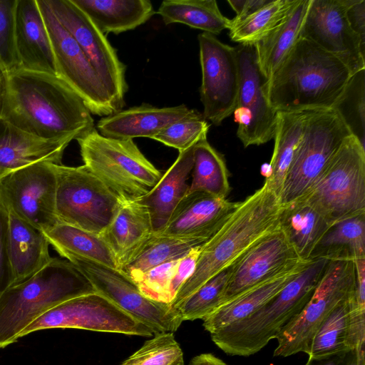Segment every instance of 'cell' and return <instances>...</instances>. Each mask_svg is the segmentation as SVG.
<instances>
[{
    "label": "cell",
    "instance_id": "cell-1",
    "mask_svg": "<svg viewBox=\"0 0 365 365\" xmlns=\"http://www.w3.org/2000/svg\"><path fill=\"white\" fill-rule=\"evenodd\" d=\"M8 76L1 117L14 125L43 139L68 143L95 128L83 100L57 75L21 68Z\"/></svg>",
    "mask_w": 365,
    "mask_h": 365
},
{
    "label": "cell",
    "instance_id": "cell-2",
    "mask_svg": "<svg viewBox=\"0 0 365 365\" xmlns=\"http://www.w3.org/2000/svg\"><path fill=\"white\" fill-rule=\"evenodd\" d=\"M352 74L336 56L299 37L266 94L277 112L331 108Z\"/></svg>",
    "mask_w": 365,
    "mask_h": 365
},
{
    "label": "cell",
    "instance_id": "cell-3",
    "mask_svg": "<svg viewBox=\"0 0 365 365\" xmlns=\"http://www.w3.org/2000/svg\"><path fill=\"white\" fill-rule=\"evenodd\" d=\"M282 210L277 196L264 182L239 204L221 228L202 246L192 274L180 288L170 307H177L210 278L229 268L249 247L279 227Z\"/></svg>",
    "mask_w": 365,
    "mask_h": 365
},
{
    "label": "cell",
    "instance_id": "cell-4",
    "mask_svg": "<svg viewBox=\"0 0 365 365\" xmlns=\"http://www.w3.org/2000/svg\"><path fill=\"white\" fill-rule=\"evenodd\" d=\"M96 292L86 276L66 259L53 257L28 279L0 294V349L43 313L70 299Z\"/></svg>",
    "mask_w": 365,
    "mask_h": 365
},
{
    "label": "cell",
    "instance_id": "cell-5",
    "mask_svg": "<svg viewBox=\"0 0 365 365\" xmlns=\"http://www.w3.org/2000/svg\"><path fill=\"white\" fill-rule=\"evenodd\" d=\"M329 261L324 258L311 259L294 278L252 315L210 334L212 341L231 356H249L259 351L302 311Z\"/></svg>",
    "mask_w": 365,
    "mask_h": 365
},
{
    "label": "cell",
    "instance_id": "cell-6",
    "mask_svg": "<svg viewBox=\"0 0 365 365\" xmlns=\"http://www.w3.org/2000/svg\"><path fill=\"white\" fill-rule=\"evenodd\" d=\"M76 140L84 165L121 202L141 199L164 173L145 157L133 140L104 137L94 128Z\"/></svg>",
    "mask_w": 365,
    "mask_h": 365
},
{
    "label": "cell",
    "instance_id": "cell-7",
    "mask_svg": "<svg viewBox=\"0 0 365 365\" xmlns=\"http://www.w3.org/2000/svg\"><path fill=\"white\" fill-rule=\"evenodd\" d=\"M302 198L331 225L365 213V147L356 138L351 135L344 140Z\"/></svg>",
    "mask_w": 365,
    "mask_h": 365
},
{
    "label": "cell",
    "instance_id": "cell-8",
    "mask_svg": "<svg viewBox=\"0 0 365 365\" xmlns=\"http://www.w3.org/2000/svg\"><path fill=\"white\" fill-rule=\"evenodd\" d=\"M52 166L58 222L101 235L113 220L121 201L84 165Z\"/></svg>",
    "mask_w": 365,
    "mask_h": 365
},
{
    "label": "cell",
    "instance_id": "cell-9",
    "mask_svg": "<svg viewBox=\"0 0 365 365\" xmlns=\"http://www.w3.org/2000/svg\"><path fill=\"white\" fill-rule=\"evenodd\" d=\"M351 133L332 108L314 110L287 173L281 206L307 194Z\"/></svg>",
    "mask_w": 365,
    "mask_h": 365
},
{
    "label": "cell",
    "instance_id": "cell-10",
    "mask_svg": "<svg viewBox=\"0 0 365 365\" xmlns=\"http://www.w3.org/2000/svg\"><path fill=\"white\" fill-rule=\"evenodd\" d=\"M354 289L353 261L330 260L304 308L278 333L274 356L287 357L300 352L308 355L321 323L340 302L350 297Z\"/></svg>",
    "mask_w": 365,
    "mask_h": 365
},
{
    "label": "cell",
    "instance_id": "cell-11",
    "mask_svg": "<svg viewBox=\"0 0 365 365\" xmlns=\"http://www.w3.org/2000/svg\"><path fill=\"white\" fill-rule=\"evenodd\" d=\"M79 329L100 332L153 336V331L98 292L76 297L50 309L19 334L48 329Z\"/></svg>",
    "mask_w": 365,
    "mask_h": 365
},
{
    "label": "cell",
    "instance_id": "cell-12",
    "mask_svg": "<svg viewBox=\"0 0 365 365\" xmlns=\"http://www.w3.org/2000/svg\"><path fill=\"white\" fill-rule=\"evenodd\" d=\"M66 259L86 276L96 292L150 327L154 334L173 333L182 324L178 312L169 304L145 297L119 269L82 257L69 256Z\"/></svg>",
    "mask_w": 365,
    "mask_h": 365
},
{
    "label": "cell",
    "instance_id": "cell-13",
    "mask_svg": "<svg viewBox=\"0 0 365 365\" xmlns=\"http://www.w3.org/2000/svg\"><path fill=\"white\" fill-rule=\"evenodd\" d=\"M51 40L57 76L83 100L91 114L118 112L99 76L80 46L57 19L46 0H37Z\"/></svg>",
    "mask_w": 365,
    "mask_h": 365
},
{
    "label": "cell",
    "instance_id": "cell-14",
    "mask_svg": "<svg viewBox=\"0 0 365 365\" xmlns=\"http://www.w3.org/2000/svg\"><path fill=\"white\" fill-rule=\"evenodd\" d=\"M51 163H36L0 176V206L41 232L58 222Z\"/></svg>",
    "mask_w": 365,
    "mask_h": 365
},
{
    "label": "cell",
    "instance_id": "cell-15",
    "mask_svg": "<svg viewBox=\"0 0 365 365\" xmlns=\"http://www.w3.org/2000/svg\"><path fill=\"white\" fill-rule=\"evenodd\" d=\"M239 88L232 114L238 124L237 135L244 147L264 144L274 138L277 112L266 94L267 79L259 69L254 45L235 47Z\"/></svg>",
    "mask_w": 365,
    "mask_h": 365
},
{
    "label": "cell",
    "instance_id": "cell-16",
    "mask_svg": "<svg viewBox=\"0 0 365 365\" xmlns=\"http://www.w3.org/2000/svg\"><path fill=\"white\" fill-rule=\"evenodd\" d=\"M46 2L89 60L114 106L118 111L122 110L128 90L126 67L106 36L71 0H46Z\"/></svg>",
    "mask_w": 365,
    "mask_h": 365
},
{
    "label": "cell",
    "instance_id": "cell-17",
    "mask_svg": "<svg viewBox=\"0 0 365 365\" xmlns=\"http://www.w3.org/2000/svg\"><path fill=\"white\" fill-rule=\"evenodd\" d=\"M202 83L200 101L202 115L207 121L220 125L235 108L239 69L235 47L218 40L215 35L202 33L197 36Z\"/></svg>",
    "mask_w": 365,
    "mask_h": 365
},
{
    "label": "cell",
    "instance_id": "cell-18",
    "mask_svg": "<svg viewBox=\"0 0 365 365\" xmlns=\"http://www.w3.org/2000/svg\"><path fill=\"white\" fill-rule=\"evenodd\" d=\"M346 0H311L300 37L338 58L354 74L365 69V43L351 29Z\"/></svg>",
    "mask_w": 365,
    "mask_h": 365
},
{
    "label": "cell",
    "instance_id": "cell-19",
    "mask_svg": "<svg viewBox=\"0 0 365 365\" xmlns=\"http://www.w3.org/2000/svg\"><path fill=\"white\" fill-rule=\"evenodd\" d=\"M301 260L278 227L253 244L229 267L222 304Z\"/></svg>",
    "mask_w": 365,
    "mask_h": 365
},
{
    "label": "cell",
    "instance_id": "cell-20",
    "mask_svg": "<svg viewBox=\"0 0 365 365\" xmlns=\"http://www.w3.org/2000/svg\"><path fill=\"white\" fill-rule=\"evenodd\" d=\"M232 202L200 190L188 191L160 234L210 239L237 208Z\"/></svg>",
    "mask_w": 365,
    "mask_h": 365
},
{
    "label": "cell",
    "instance_id": "cell-21",
    "mask_svg": "<svg viewBox=\"0 0 365 365\" xmlns=\"http://www.w3.org/2000/svg\"><path fill=\"white\" fill-rule=\"evenodd\" d=\"M49 245L42 232L13 212H6L4 247L8 287L28 279L46 266L53 258Z\"/></svg>",
    "mask_w": 365,
    "mask_h": 365
},
{
    "label": "cell",
    "instance_id": "cell-22",
    "mask_svg": "<svg viewBox=\"0 0 365 365\" xmlns=\"http://www.w3.org/2000/svg\"><path fill=\"white\" fill-rule=\"evenodd\" d=\"M15 45L22 69L57 75L51 40L37 0H16Z\"/></svg>",
    "mask_w": 365,
    "mask_h": 365
},
{
    "label": "cell",
    "instance_id": "cell-23",
    "mask_svg": "<svg viewBox=\"0 0 365 365\" xmlns=\"http://www.w3.org/2000/svg\"><path fill=\"white\" fill-rule=\"evenodd\" d=\"M196 113L197 110L190 109L184 104L158 108L144 103L102 118L97 123V129L101 135L107 138L153 139L168 126Z\"/></svg>",
    "mask_w": 365,
    "mask_h": 365
},
{
    "label": "cell",
    "instance_id": "cell-24",
    "mask_svg": "<svg viewBox=\"0 0 365 365\" xmlns=\"http://www.w3.org/2000/svg\"><path fill=\"white\" fill-rule=\"evenodd\" d=\"M69 143L39 138L0 117V176L40 162L61 164Z\"/></svg>",
    "mask_w": 365,
    "mask_h": 365
},
{
    "label": "cell",
    "instance_id": "cell-25",
    "mask_svg": "<svg viewBox=\"0 0 365 365\" xmlns=\"http://www.w3.org/2000/svg\"><path fill=\"white\" fill-rule=\"evenodd\" d=\"M310 261V260H309ZM309 261H299L222 304L203 319L210 334L252 315L294 278Z\"/></svg>",
    "mask_w": 365,
    "mask_h": 365
},
{
    "label": "cell",
    "instance_id": "cell-26",
    "mask_svg": "<svg viewBox=\"0 0 365 365\" xmlns=\"http://www.w3.org/2000/svg\"><path fill=\"white\" fill-rule=\"evenodd\" d=\"M195 145L180 152L156 185L138 200L149 212L153 234L163 230L176 206L189 191L187 179L192 169Z\"/></svg>",
    "mask_w": 365,
    "mask_h": 365
},
{
    "label": "cell",
    "instance_id": "cell-27",
    "mask_svg": "<svg viewBox=\"0 0 365 365\" xmlns=\"http://www.w3.org/2000/svg\"><path fill=\"white\" fill-rule=\"evenodd\" d=\"M153 234L149 212L138 200L122 202L113 220L100 236L113 252L120 268Z\"/></svg>",
    "mask_w": 365,
    "mask_h": 365
},
{
    "label": "cell",
    "instance_id": "cell-28",
    "mask_svg": "<svg viewBox=\"0 0 365 365\" xmlns=\"http://www.w3.org/2000/svg\"><path fill=\"white\" fill-rule=\"evenodd\" d=\"M330 226L322 213L304 198L282 206L279 228L303 261L310 260L314 248Z\"/></svg>",
    "mask_w": 365,
    "mask_h": 365
},
{
    "label": "cell",
    "instance_id": "cell-29",
    "mask_svg": "<svg viewBox=\"0 0 365 365\" xmlns=\"http://www.w3.org/2000/svg\"><path fill=\"white\" fill-rule=\"evenodd\" d=\"M101 33L118 34L143 24L155 13L149 0H71Z\"/></svg>",
    "mask_w": 365,
    "mask_h": 365
},
{
    "label": "cell",
    "instance_id": "cell-30",
    "mask_svg": "<svg viewBox=\"0 0 365 365\" xmlns=\"http://www.w3.org/2000/svg\"><path fill=\"white\" fill-rule=\"evenodd\" d=\"M311 0H299L288 16L254 44L257 63L267 81L273 76L300 37Z\"/></svg>",
    "mask_w": 365,
    "mask_h": 365
},
{
    "label": "cell",
    "instance_id": "cell-31",
    "mask_svg": "<svg viewBox=\"0 0 365 365\" xmlns=\"http://www.w3.org/2000/svg\"><path fill=\"white\" fill-rule=\"evenodd\" d=\"M313 110L277 112L274 146L269 163L271 175L264 182L278 198L306 123Z\"/></svg>",
    "mask_w": 365,
    "mask_h": 365
},
{
    "label": "cell",
    "instance_id": "cell-32",
    "mask_svg": "<svg viewBox=\"0 0 365 365\" xmlns=\"http://www.w3.org/2000/svg\"><path fill=\"white\" fill-rule=\"evenodd\" d=\"M208 240L153 234L119 270L133 282L148 270L161 264L179 259Z\"/></svg>",
    "mask_w": 365,
    "mask_h": 365
},
{
    "label": "cell",
    "instance_id": "cell-33",
    "mask_svg": "<svg viewBox=\"0 0 365 365\" xmlns=\"http://www.w3.org/2000/svg\"><path fill=\"white\" fill-rule=\"evenodd\" d=\"M42 232L49 245L65 259L75 256L119 269L115 255L100 235L63 223Z\"/></svg>",
    "mask_w": 365,
    "mask_h": 365
},
{
    "label": "cell",
    "instance_id": "cell-34",
    "mask_svg": "<svg viewBox=\"0 0 365 365\" xmlns=\"http://www.w3.org/2000/svg\"><path fill=\"white\" fill-rule=\"evenodd\" d=\"M365 258V213L331 225L314 248L311 259Z\"/></svg>",
    "mask_w": 365,
    "mask_h": 365
},
{
    "label": "cell",
    "instance_id": "cell-35",
    "mask_svg": "<svg viewBox=\"0 0 365 365\" xmlns=\"http://www.w3.org/2000/svg\"><path fill=\"white\" fill-rule=\"evenodd\" d=\"M157 13L166 25L182 24L212 35L229 29L230 24L215 0H165Z\"/></svg>",
    "mask_w": 365,
    "mask_h": 365
},
{
    "label": "cell",
    "instance_id": "cell-36",
    "mask_svg": "<svg viewBox=\"0 0 365 365\" xmlns=\"http://www.w3.org/2000/svg\"><path fill=\"white\" fill-rule=\"evenodd\" d=\"M200 190L226 198L230 191L229 171L223 156L207 141H198L194 148L192 182L189 191Z\"/></svg>",
    "mask_w": 365,
    "mask_h": 365
},
{
    "label": "cell",
    "instance_id": "cell-37",
    "mask_svg": "<svg viewBox=\"0 0 365 365\" xmlns=\"http://www.w3.org/2000/svg\"><path fill=\"white\" fill-rule=\"evenodd\" d=\"M299 0H271L254 14L239 21L230 20L229 35L240 45H254L278 26Z\"/></svg>",
    "mask_w": 365,
    "mask_h": 365
},
{
    "label": "cell",
    "instance_id": "cell-38",
    "mask_svg": "<svg viewBox=\"0 0 365 365\" xmlns=\"http://www.w3.org/2000/svg\"><path fill=\"white\" fill-rule=\"evenodd\" d=\"M349 298L340 302L321 323L312 340L308 356H323L350 349Z\"/></svg>",
    "mask_w": 365,
    "mask_h": 365
},
{
    "label": "cell",
    "instance_id": "cell-39",
    "mask_svg": "<svg viewBox=\"0 0 365 365\" xmlns=\"http://www.w3.org/2000/svg\"><path fill=\"white\" fill-rule=\"evenodd\" d=\"M331 108L340 116L351 134L364 146L365 69L351 76Z\"/></svg>",
    "mask_w": 365,
    "mask_h": 365
},
{
    "label": "cell",
    "instance_id": "cell-40",
    "mask_svg": "<svg viewBox=\"0 0 365 365\" xmlns=\"http://www.w3.org/2000/svg\"><path fill=\"white\" fill-rule=\"evenodd\" d=\"M230 277L227 268L210 278L175 309L182 321L203 319L223 303Z\"/></svg>",
    "mask_w": 365,
    "mask_h": 365
},
{
    "label": "cell",
    "instance_id": "cell-41",
    "mask_svg": "<svg viewBox=\"0 0 365 365\" xmlns=\"http://www.w3.org/2000/svg\"><path fill=\"white\" fill-rule=\"evenodd\" d=\"M120 365H184L183 353L173 333H158Z\"/></svg>",
    "mask_w": 365,
    "mask_h": 365
},
{
    "label": "cell",
    "instance_id": "cell-42",
    "mask_svg": "<svg viewBox=\"0 0 365 365\" xmlns=\"http://www.w3.org/2000/svg\"><path fill=\"white\" fill-rule=\"evenodd\" d=\"M209 128L202 114L197 111L195 115L168 126L153 139L178 150L180 153L207 138Z\"/></svg>",
    "mask_w": 365,
    "mask_h": 365
},
{
    "label": "cell",
    "instance_id": "cell-43",
    "mask_svg": "<svg viewBox=\"0 0 365 365\" xmlns=\"http://www.w3.org/2000/svg\"><path fill=\"white\" fill-rule=\"evenodd\" d=\"M179 259L161 264L148 270L135 279L134 283L148 298L170 306V284Z\"/></svg>",
    "mask_w": 365,
    "mask_h": 365
},
{
    "label": "cell",
    "instance_id": "cell-44",
    "mask_svg": "<svg viewBox=\"0 0 365 365\" xmlns=\"http://www.w3.org/2000/svg\"><path fill=\"white\" fill-rule=\"evenodd\" d=\"M16 0H0V66L7 73L21 69L15 45Z\"/></svg>",
    "mask_w": 365,
    "mask_h": 365
},
{
    "label": "cell",
    "instance_id": "cell-45",
    "mask_svg": "<svg viewBox=\"0 0 365 365\" xmlns=\"http://www.w3.org/2000/svg\"><path fill=\"white\" fill-rule=\"evenodd\" d=\"M202 245L193 248L186 255L179 259L170 284L172 301L180 288L192 274Z\"/></svg>",
    "mask_w": 365,
    "mask_h": 365
},
{
    "label": "cell",
    "instance_id": "cell-46",
    "mask_svg": "<svg viewBox=\"0 0 365 365\" xmlns=\"http://www.w3.org/2000/svg\"><path fill=\"white\" fill-rule=\"evenodd\" d=\"M305 365H365V350L349 349L323 356H309Z\"/></svg>",
    "mask_w": 365,
    "mask_h": 365
},
{
    "label": "cell",
    "instance_id": "cell-47",
    "mask_svg": "<svg viewBox=\"0 0 365 365\" xmlns=\"http://www.w3.org/2000/svg\"><path fill=\"white\" fill-rule=\"evenodd\" d=\"M346 16L353 31L365 43V0H346Z\"/></svg>",
    "mask_w": 365,
    "mask_h": 365
},
{
    "label": "cell",
    "instance_id": "cell-48",
    "mask_svg": "<svg viewBox=\"0 0 365 365\" xmlns=\"http://www.w3.org/2000/svg\"><path fill=\"white\" fill-rule=\"evenodd\" d=\"M271 0H227V3L235 11L236 16L232 20L239 21L254 14Z\"/></svg>",
    "mask_w": 365,
    "mask_h": 365
},
{
    "label": "cell",
    "instance_id": "cell-49",
    "mask_svg": "<svg viewBox=\"0 0 365 365\" xmlns=\"http://www.w3.org/2000/svg\"><path fill=\"white\" fill-rule=\"evenodd\" d=\"M6 212L0 206V294L7 288L8 269L4 247Z\"/></svg>",
    "mask_w": 365,
    "mask_h": 365
},
{
    "label": "cell",
    "instance_id": "cell-50",
    "mask_svg": "<svg viewBox=\"0 0 365 365\" xmlns=\"http://www.w3.org/2000/svg\"><path fill=\"white\" fill-rule=\"evenodd\" d=\"M189 365H229L211 354H201L192 358Z\"/></svg>",
    "mask_w": 365,
    "mask_h": 365
},
{
    "label": "cell",
    "instance_id": "cell-51",
    "mask_svg": "<svg viewBox=\"0 0 365 365\" xmlns=\"http://www.w3.org/2000/svg\"><path fill=\"white\" fill-rule=\"evenodd\" d=\"M9 76L0 66V117H1L8 92Z\"/></svg>",
    "mask_w": 365,
    "mask_h": 365
},
{
    "label": "cell",
    "instance_id": "cell-52",
    "mask_svg": "<svg viewBox=\"0 0 365 365\" xmlns=\"http://www.w3.org/2000/svg\"><path fill=\"white\" fill-rule=\"evenodd\" d=\"M260 173L265 179H268L271 175V167L269 163H264L262 165Z\"/></svg>",
    "mask_w": 365,
    "mask_h": 365
}]
</instances>
